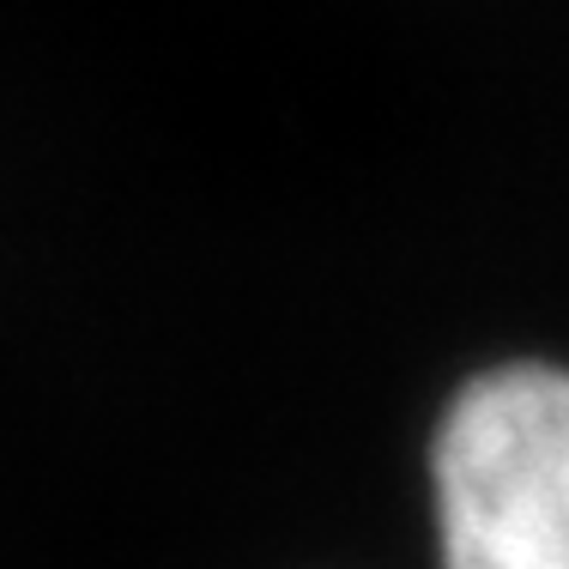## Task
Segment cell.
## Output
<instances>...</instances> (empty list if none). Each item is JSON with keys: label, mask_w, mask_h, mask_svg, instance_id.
<instances>
[{"label": "cell", "mask_w": 569, "mask_h": 569, "mask_svg": "<svg viewBox=\"0 0 569 569\" xmlns=\"http://www.w3.org/2000/svg\"><path fill=\"white\" fill-rule=\"evenodd\" d=\"M449 569H569V388L551 363L467 382L437 430Z\"/></svg>", "instance_id": "1"}]
</instances>
